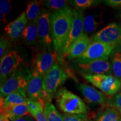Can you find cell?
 Masks as SVG:
<instances>
[{
    "instance_id": "cell-1",
    "label": "cell",
    "mask_w": 121,
    "mask_h": 121,
    "mask_svg": "<svg viewBox=\"0 0 121 121\" xmlns=\"http://www.w3.org/2000/svg\"><path fill=\"white\" fill-rule=\"evenodd\" d=\"M73 10L69 7L50 15L51 33L55 52L60 56L72 26Z\"/></svg>"
},
{
    "instance_id": "cell-2",
    "label": "cell",
    "mask_w": 121,
    "mask_h": 121,
    "mask_svg": "<svg viewBox=\"0 0 121 121\" xmlns=\"http://www.w3.org/2000/svg\"><path fill=\"white\" fill-rule=\"evenodd\" d=\"M69 75L59 63H54L51 70L43 77V99L45 103L51 102L60 86L64 84Z\"/></svg>"
},
{
    "instance_id": "cell-3",
    "label": "cell",
    "mask_w": 121,
    "mask_h": 121,
    "mask_svg": "<svg viewBox=\"0 0 121 121\" xmlns=\"http://www.w3.org/2000/svg\"><path fill=\"white\" fill-rule=\"evenodd\" d=\"M56 100L59 108L63 112L71 114H86L89 108L78 95L65 87L60 88L56 95Z\"/></svg>"
},
{
    "instance_id": "cell-4",
    "label": "cell",
    "mask_w": 121,
    "mask_h": 121,
    "mask_svg": "<svg viewBox=\"0 0 121 121\" xmlns=\"http://www.w3.org/2000/svg\"><path fill=\"white\" fill-rule=\"evenodd\" d=\"M31 77V72L28 67L18 69L12 74L3 84H1V98L17 91H25Z\"/></svg>"
},
{
    "instance_id": "cell-5",
    "label": "cell",
    "mask_w": 121,
    "mask_h": 121,
    "mask_svg": "<svg viewBox=\"0 0 121 121\" xmlns=\"http://www.w3.org/2000/svg\"><path fill=\"white\" fill-rule=\"evenodd\" d=\"M116 45H109L99 42H92L86 52L76 59L75 62L89 63L98 60H108Z\"/></svg>"
},
{
    "instance_id": "cell-6",
    "label": "cell",
    "mask_w": 121,
    "mask_h": 121,
    "mask_svg": "<svg viewBox=\"0 0 121 121\" xmlns=\"http://www.w3.org/2000/svg\"><path fill=\"white\" fill-rule=\"evenodd\" d=\"M85 79L109 96L117 93L121 89V80L113 75L82 74Z\"/></svg>"
},
{
    "instance_id": "cell-7",
    "label": "cell",
    "mask_w": 121,
    "mask_h": 121,
    "mask_svg": "<svg viewBox=\"0 0 121 121\" xmlns=\"http://www.w3.org/2000/svg\"><path fill=\"white\" fill-rule=\"evenodd\" d=\"M84 16L82 12L73 10L72 26L63 47L60 56L66 57L71 45L84 33Z\"/></svg>"
},
{
    "instance_id": "cell-8",
    "label": "cell",
    "mask_w": 121,
    "mask_h": 121,
    "mask_svg": "<svg viewBox=\"0 0 121 121\" xmlns=\"http://www.w3.org/2000/svg\"><path fill=\"white\" fill-rule=\"evenodd\" d=\"M23 58L16 51H13L5 54L1 60L0 64V80L1 84L4 83L9 77L17 70Z\"/></svg>"
},
{
    "instance_id": "cell-9",
    "label": "cell",
    "mask_w": 121,
    "mask_h": 121,
    "mask_svg": "<svg viewBox=\"0 0 121 121\" xmlns=\"http://www.w3.org/2000/svg\"><path fill=\"white\" fill-rule=\"evenodd\" d=\"M121 38V28L113 22L99 30L91 38L92 42H99L109 45H117Z\"/></svg>"
},
{
    "instance_id": "cell-10",
    "label": "cell",
    "mask_w": 121,
    "mask_h": 121,
    "mask_svg": "<svg viewBox=\"0 0 121 121\" xmlns=\"http://www.w3.org/2000/svg\"><path fill=\"white\" fill-rule=\"evenodd\" d=\"M76 66L82 72V74L90 75L113 74L111 62L108 60H98L86 63H78Z\"/></svg>"
},
{
    "instance_id": "cell-11",
    "label": "cell",
    "mask_w": 121,
    "mask_h": 121,
    "mask_svg": "<svg viewBox=\"0 0 121 121\" xmlns=\"http://www.w3.org/2000/svg\"><path fill=\"white\" fill-rule=\"evenodd\" d=\"M43 77L35 69L31 72V77L26 89L28 99L45 104L43 99Z\"/></svg>"
},
{
    "instance_id": "cell-12",
    "label": "cell",
    "mask_w": 121,
    "mask_h": 121,
    "mask_svg": "<svg viewBox=\"0 0 121 121\" xmlns=\"http://www.w3.org/2000/svg\"><path fill=\"white\" fill-rule=\"evenodd\" d=\"M50 15L51 13L45 9H42L37 20L38 38L42 43L48 46H50L53 42Z\"/></svg>"
},
{
    "instance_id": "cell-13",
    "label": "cell",
    "mask_w": 121,
    "mask_h": 121,
    "mask_svg": "<svg viewBox=\"0 0 121 121\" xmlns=\"http://www.w3.org/2000/svg\"><path fill=\"white\" fill-rule=\"evenodd\" d=\"M57 53L56 52H44L39 53L35 60V69L44 77L57 62Z\"/></svg>"
},
{
    "instance_id": "cell-14",
    "label": "cell",
    "mask_w": 121,
    "mask_h": 121,
    "mask_svg": "<svg viewBox=\"0 0 121 121\" xmlns=\"http://www.w3.org/2000/svg\"><path fill=\"white\" fill-rule=\"evenodd\" d=\"M78 88L87 103L101 105H103L107 103V99L104 94L89 85L78 84Z\"/></svg>"
},
{
    "instance_id": "cell-15",
    "label": "cell",
    "mask_w": 121,
    "mask_h": 121,
    "mask_svg": "<svg viewBox=\"0 0 121 121\" xmlns=\"http://www.w3.org/2000/svg\"><path fill=\"white\" fill-rule=\"evenodd\" d=\"M27 24L26 13L24 11L14 21L7 24L4 31L12 39H16L22 35Z\"/></svg>"
},
{
    "instance_id": "cell-16",
    "label": "cell",
    "mask_w": 121,
    "mask_h": 121,
    "mask_svg": "<svg viewBox=\"0 0 121 121\" xmlns=\"http://www.w3.org/2000/svg\"><path fill=\"white\" fill-rule=\"evenodd\" d=\"M91 43V39L89 38L87 34L83 33L71 45L66 57L69 60H76L86 52Z\"/></svg>"
},
{
    "instance_id": "cell-17",
    "label": "cell",
    "mask_w": 121,
    "mask_h": 121,
    "mask_svg": "<svg viewBox=\"0 0 121 121\" xmlns=\"http://www.w3.org/2000/svg\"><path fill=\"white\" fill-rule=\"evenodd\" d=\"M28 99L25 91H17L5 98H1V113L16 105L26 104Z\"/></svg>"
},
{
    "instance_id": "cell-18",
    "label": "cell",
    "mask_w": 121,
    "mask_h": 121,
    "mask_svg": "<svg viewBox=\"0 0 121 121\" xmlns=\"http://www.w3.org/2000/svg\"><path fill=\"white\" fill-rule=\"evenodd\" d=\"M22 36L25 42L29 45H34L37 43L38 38L37 22H28Z\"/></svg>"
},
{
    "instance_id": "cell-19",
    "label": "cell",
    "mask_w": 121,
    "mask_h": 121,
    "mask_svg": "<svg viewBox=\"0 0 121 121\" xmlns=\"http://www.w3.org/2000/svg\"><path fill=\"white\" fill-rule=\"evenodd\" d=\"M95 121H121V114L118 110L110 107L100 112Z\"/></svg>"
},
{
    "instance_id": "cell-20",
    "label": "cell",
    "mask_w": 121,
    "mask_h": 121,
    "mask_svg": "<svg viewBox=\"0 0 121 121\" xmlns=\"http://www.w3.org/2000/svg\"><path fill=\"white\" fill-rule=\"evenodd\" d=\"M42 1H34L29 2L27 4L26 10L25 11L28 22H37L39 15L40 14V7Z\"/></svg>"
},
{
    "instance_id": "cell-21",
    "label": "cell",
    "mask_w": 121,
    "mask_h": 121,
    "mask_svg": "<svg viewBox=\"0 0 121 121\" xmlns=\"http://www.w3.org/2000/svg\"><path fill=\"white\" fill-rule=\"evenodd\" d=\"M1 114H7L13 121L25 116H30V113L29 111L26 104L16 105L13 108L6 110L4 113Z\"/></svg>"
},
{
    "instance_id": "cell-22",
    "label": "cell",
    "mask_w": 121,
    "mask_h": 121,
    "mask_svg": "<svg viewBox=\"0 0 121 121\" xmlns=\"http://www.w3.org/2000/svg\"><path fill=\"white\" fill-rule=\"evenodd\" d=\"M110 58L113 76L121 80V53L114 49L110 55Z\"/></svg>"
},
{
    "instance_id": "cell-23",
    "label": "cell",
    "mask_w": 121,
    "mask_h": 121,
    "mask_svg": "<svg viewBox=\"0 0 121 121\" xmlns=\"http://www.w3.org/2000/svg\"><path fill=\"white\" fill-rule=\"evenodd\" d=\"M44 113L48 121H63L62 116L56 110L53 104L47 102L44 108Z\"/></svg>"
},
{
    "instance_id": "cell-24",
    "label": "cell",
    "mask_w": 121,
    "mask_h": 121,
    "mask_svg": "<svg viewBox=\"0 0 121 121\" xmlns=\"http://www.w3.org/2000/svg\"><path fill=\"white\" fill-rule=\"evenodd\" d=\"M102 20L97 19V17L93 15H87L84 17L83 25L84 31L85 33H91L96 30L102 24Z\"/></svg>"
},
{
    "instance_id": "cell-25",
    "label": "cell",
    "mask_w": 121,
    "mask_h": 121,
    "mask_svg": "<svg viewBox=\"0 0 121 121\" xmlns=\"http://www.w3.org/2000/svg\"><path fill=\"white\" fill-rule=\"evenodd\" d=\"M45 6L55 11L62 10L67 6V1L65 0H48L43 1Z\"/></svg>"
},
{
    "instance_id": "cell-26",
    "label": "cell",
    "mask_w": 121,
    "mask_h": 121,
    "mask_svg": "<svg viewBox=\"0 0 121 121\" xmlns=\"http://www.w3.org/2000/svg\"><path fill=\"white\" fill-rule=\"evenodd\" d=\"M11 9V3L9 0H1L0 1V21L6 23V16Z\"/></svg>"
},
{
    "instance_id": "cell-27",
    "label": "cell",
    "mask_w": 121,
    "mask_h": 121,
    "mask_svg": "<svg viewBox=\"0 0 121 121\" xmlns=\"http://www.w3.org/2000/svg\"><path fill=\"white\" fill-rule=\"evenodd\" d=\"M63 121H90L86 114H71L65 113L62 115Z\"/></svg>"
},
{
    "instance_id": "cell-28",
    "label": "cell",
    "mask_w": 121,
    "mask_h": 121,
    "mask_svg": "<svg viewBox=\"0 0 121 121\" xmlns=\"http://www.w3.org/2000/svg\"><path fill=\"white\" fill-rule=\"evenodd\" d=\"M107 103L110 107L121 109V91L107 100Z\"/></svg>"
},
{
    "instance_id": "cell-29",
    "label": "cell",
    "mask_w": 121,
    "mask_h": 121,
    "mask_svg": "<svg viewBox=\"0 0 121 121\" xmlns=\"http://www.w3.org/2000/svg\"><path fill=\"white\" fill-rule=\"evenodd\" d=\"M26 104L28 105L29 111L30 113L40 109H44L45 106V104H44L41 102L33 101L29 99L27 101Z\"/></svg>"
},
{
    "instance_id": "cell-30",
    "label": "cell",
    "mask_w": 121,
    "mask_h": 121,
    "mask_svg": "<svg viewBox=\"0 0 121 121\" xmlns=\"http://www.w3.org/2000/svg\"><path fill=\"white\" fill-rule=\"evenodd\" d=\"M99 2L100 1H94V0H75L73 1L76 6L80 9L87 8Z\"/></svg>"
},
{
    "instance_id": "cell-31",
    "label": "cell",
    "mask_w": 121,
    "mask_h": 121,
    "mask_svg": "<svg viewBox=\"0 0 121 121\" xmlns=\"http://www.w3.org/2000/svg\"><path fill=\"white\" fill-rule=\"evenodd\" d=\"M30 113L37 121H48L44 113V109H40Z\"/></svg>"
},
{
    "instance_id": "cell-32",
    "label": "cell",
    "mask_w": 121,
    "mask_h": 121,
    "mask_svg": "<svg viewBox=\"0 0 121 121\" xmlns=\"http://www.w3.org/2000/svg\"><path fill=\"white\" fill-rule=\"evenodd\" d=\"M7 40L4 37L1 38V41H0V58L1 60L3 58L5 54L6 51L7 47Z\"/></svg>"
},
{
    "instance_id": "cell-33",
    "label": "cell",
    "mask_w": 121,
    "mask_h": 121,
    "mask_svg": "<svg viewBox=\"0 0 121 121\" xmlns=\"http://www.w3.org/2000/svg\"><path fill=\"white\" fill-rule=\"evenodd\" d=\"M104 3L109 6L116 7L121 6V0H106Z\"/></svg>"
},
{
    "instance_id": "cell-34",
    "label": "cell",
    "mask_w": 121,
    "mask_h": 121,
    "mask_svg": "<svg viewBox=\"0 0 121 121\" xmlns=\"http://www.w3.org/2000/svg\"><path fill=\"white\" fill-rule=\"evenodd\" d=\"M0 121H13L7 114H1Z\"/></svg>"
},
{
    "instance_id": "cell-35",
    "label": "cell",
    "mask_w": 121,
    "mask_h": 121,
    "mask_svg": "<svg viewBox=\"0 0 121 121\" xmlns=\"http://www.w3.org/2000/svg\"><path fill=\"white\" fill-rule=\"evenodd\" d=\"M14 121H34V120L30 116H25V117L16 119Z\"/></svg>"
},
{
    "instance_id": "cell-36",
    "label": "cell",
    "mask_w": 121,
    "mask_h": 121,
    "mask_svg": "<svg viewBox=\"0 0 121 121\" xmlns=\"http://www.w3.org/2000/svg\"><path fill=\"white\" fill-rule=\"evenodd\" d=\"M116 50H117V51H119V52H120L121 53V38L120 39V40H119L118 43L117 44V45H116Z\"/></svg>"
},
{
    "instance_id": "cell-37",
    "label": "cell",
    "mask_w": 121,
    "mask_h": 121,
    "mask_svg": "<svg viewBox=\"0 0 121 121\" xmlns=\"http://www.w3.org/2000/svg\"><path fill=\"white\" fill-rule=\"evenodd\" d=\"M118 19H119V25L121 28V7L120 9V10H119V13H118Z\"/></svg>"
},
{
    "instance_id": "cell-38",
    "label": "cell",
    "mask_w": 121,
    "mask_h": 121,
    "mask_svg": "<svg viewBox=\"0 0 121 121\" xmlns=\"http://www.w3.org/2000/svg\"><path fill=\"white\" fill-rule=\"evenodd\" d=\"M119 110V113H120V114H121V109H118Z\"/></svg>"
}]
</instances>
